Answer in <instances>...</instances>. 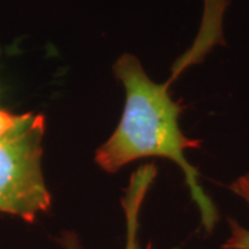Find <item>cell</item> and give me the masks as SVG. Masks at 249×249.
I'll return each mask as SVG.
<instances>
[{"label": "cell", "mask_w": 249, "mask_h": 249, "mask_svg": "<svg viewBox=\"0 0 249 249\" xmlns=\"http://www.w3.org/2000/svg\"><path fill=\"white\" fill-rule=\"evenodd\" d=\"M234 194L249 204V173L238 178L231 186ZM223 249H249V230L237 222L230 220V237L223 244Z\"/></svg>", "instance_id": "4"}, {"label": "cell", "mask_w": 249, "mask_h": 249, "mask_svg": "<svg viewBox=\"0 0 249 249\" xmlns=\"http://www.w3.org/2000/svg\"><path fill=\"white\" fill-rule=\"evenodd\" d=\"M22 115H14L7 111L0 109V139H3L7 133H10L21 121Z\"/></svg>", "instance_id": "5"}, {"label": "cell", "mask_w": 249, "mask_h": 249, "mask_svg": "<svg viewBox=\"0 0 249 249\" xmlns=\"http://www.w3.org/2000/svg\"><path fill=\"white\" fill-rule=\"evenodd\" d=\"M220 37V28L204 22L196 43L178 61L175 75L165 83L154 82L133 54H122L114 64V73L126 93L124 114L115 132L96 151V163L108 173H115L127 163L147 157L166 158L178 163L206 231H212L217 212L199 184L198 170L186 157L187 150L198 148L201 142L188 139L180 130L181 106L170 97L169 85L188 64L204 57Z\"/></svg>", "instance_id": "1"}, {"label": "cell", "mask_w": 249, "mask_h": 249, "mask_svg": "<svg viewBox=\"0 0 249 249\" xmlns=\"http://www.w3.org/2000/svg\"><path fill=\"white\" fill-rule=\"evenodd\" d=\"M157 169L154 165H145L134 172L130 178V183L126 190L122 206L126 216V248L124 249H142L137 242V229H139V214L147 196V191L155 178ZM144 249H152L148 244Z\"/></svg>", "instance_id": "3"}, {"label": "cell", "mask_w": 249, "mask_h": 249, "mask_svg": "<svg viewBox=\"0 0 249 249\" xmlns=\"http://www.w3.org/2000/svg\"><path fill=\"white\" fill-rule=\"evenodd\" d=\"M65 245H67V248L68 249H76V247L73 245V242H70V240L65 241Z\"/></svg>", "instance_id": "6"}, {"label": "cell", "mask_w": 249, "mask_h": 249, "mask_svg": "<svg viewBox=\"0 0 249 249\" xmlns=\"http://www.w3.org/2000/svg\"><path fill=\"white\" fill-rule=\"evenodd\" d=\"M45 127V116L28 112L0 139V212L29 223L52 204L42 172Z\"/></svg>", "instance_id": "2"}]
</instances>
